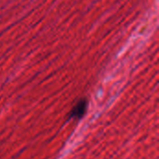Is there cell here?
I'll return each instance as SVG.
<instances>
[{
	"instance_id": "obj_1",
	"label": "cell",
	"mask_w": 159,
	"mask_h": 159,
	"mask_svg": "<svg viewBox=\"0 0 159 159\" xmlns=\"http://www.w3.org/2000/svg\"><path fill=\"white\" fill-rule=\"evenodd\" d=\"M88 109V101L86 99L80 100L71 110L69 114V118L71 119H81L87 113Z\"/></svg>"
}]
</instances>
